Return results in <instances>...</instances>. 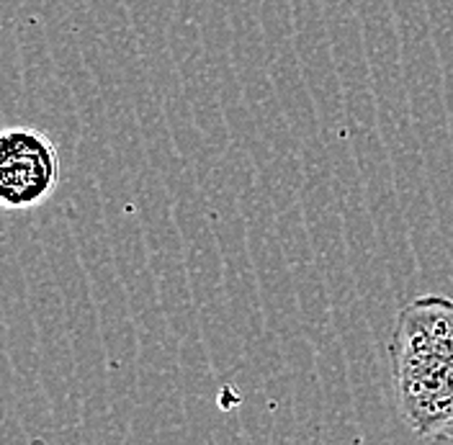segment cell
<instances>
[{"mask_svg": "<svg viewBox=\"0 0 453 445\" xmlns=\"http://www.w3.org/2000/svg\"><path fill=\"white\" fill-rule=\"evenodd\" d=\"M399 412L423 438L453 425V299L418 296L399 309L389 342Z\"/></svg>", "mask_w": 453, "mask_h": 445, "instance_id": "1", "label": "cell"}, {"mask_svg": "<svg viewBox=\"0 0 453 445\" xmlns=\"http://www.w3.org/2000/svg\"><path fill=\"white\" fill-rule=\"evenodd\" d=\"M62 180L59 150L34 127H8L0 134V203L5 211H27L47 203Z\"/></svg>", "mask_w": 453, "mask_h": 445, "instance_id": "2", "label": "cell"}, {"mask_svg": "<svg viewBox=\"0 0 453 445\" xmlns=\"http://www.w3.org/2000/svg\"><path fill=\"white\" fill-rule=\"evenodd\" d=\"M423 445H453V433H435L423 438Z\"/></svg>", "mask_w": 453, "mask_h": 445, "instance_id": "3", "label": "cell"}]
</instances>
